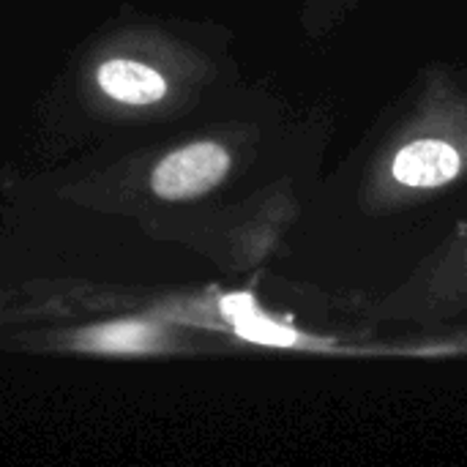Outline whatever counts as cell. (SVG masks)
<instances>
[{"label":"cell","instance_id":"3957f363","mask_svg":"<svg viewBox=\"0 0 467 467\" xmlns=\"http://www.w3.org/2000/svg\"><path fill=\"white\" fill-rule=\"evenodd\" d=\"M47 345L55 350L88 353V356H181L189 350V334L183 326L159 320L153 315H126L109 317L88 326L63 328L44 334Z\"/></svg>","mask_w":467,"mask_h":467},{"label":"cell","instance_id":"7a4b0ae2","mask_svg":"<svg viewBox=\"0 0 467 467\" xmlns=\"http://www.w3.org/2000/svg\"><path fill=\"white\" fill-rule=\"evenodd\" d=\"M233 170L230 148L216 137H194L183 142H172L156 150H145L120 161L112 172L99 181L79 183H112L109 202H131V205H189L211 192H216ZM129 205V208H131Z\"/></svg>","mask_w":467,"mask_h":467},{"label":"cell","instance_id":"277c9868","mask_svg":"<svg viewBox=\"0 0 467 467\" xmlns=\"http://www.w3.org/2000/svg\"><path fill=\"white\" fill-rule=\"evenodd\" d=\"M460 172V153L438 140L408 145L394 161V178L405 186H443Z\"/></svg>","mask_w":467,"mask_h":467},{"label":"cell","instance_id":"6da1fadb","mask_svg":"<svg viewBox=\"0 0 467 467\" xmlns=\"http://www.w3.org/2000/svg\"><path fill=\"white\" fill-rule=\"evenodd\" d=\"M200 82L186 36L134 25L101 36L79 57L71 96L90 126L123 131L183 120Z\"/></svg>","mask_w":467,"mask_h":467}]
</instances>
